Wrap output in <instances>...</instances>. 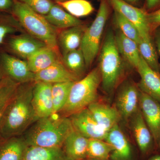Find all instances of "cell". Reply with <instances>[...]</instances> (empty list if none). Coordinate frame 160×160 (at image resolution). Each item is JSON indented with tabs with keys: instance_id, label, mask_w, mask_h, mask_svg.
I'll use <instances>...</instances> for the list:
<instances>
[{
	"instance_id": "cell-1",
	"label": "cell",
	"mask_w": 160,
	"mask_h": 160,
	"mask_svg": "<svg viewBox=\"0 0 160 160\" xmlns=\"http://www.w3.org/2000/svg\"><path fill=\"white\" fill-rule=\"evenodd\" d=\"M35 82L19 85L3 117L0 138L18 137L37 121L32 104Z\"/></svg>"
},
{
	"instance_id": "cell-2",
	"label": "cell",
	"mask_w": 160,
	"mask_h": 160,
	"mask_svg": "<svg viewBox=\"0 0 160 160\" xmlns=\"http://www.w3.org/2000/svg\"><path fill=\"white\" fill-rule=\"evenodd\" d=\"M34 123L23 138L28 146L62 148L73 129L69 117L59 114L40 118Z\"/></svg>"
},
{
	"instance_id": "cell-3",
	"label": "cell",
	"mask_w": 160,
	"mask_h": 160,
	"mask_svg": "<svg viewBox=\"0 0 160 160\" xmlns=\"http://www.w3.org/2000/svg\"><path fill=\"white\" fill-rule=\"evenodd\" d=\"M101 81L99 69L97 67L82 79L75 82L67 102L58 114L69 117L96 102Z\"/></svg>"
},
{
	"instance_id": "cell-4",
	"label": "cell",
	"mask_w": 160,
	"mask_h": 160,
	"mask_svg": "<svg viewBox=\"0 0 160 160\" xmlns=\"http://www.w3.org/2000/svg\"><path fill=\"white\" fill-rule=\"evenodd\" d=\"M12 11L29 35L57 50L58 35L55 27L43 16L19 1L15 0Z\"/></svg>"
},
{
	"instance_id": "cell-5",
	"label": "cell",
	"mask_w": 160,
	"mask_h": 160,
	"mask_svg": "<svg viewBox=\"0 0 160 160\" xmlns=\"http://www.w3.org/2000/svg\"><path fill=\"white\" fill-rule=\"evenodd\" d=\"M103 89L110 93L117 86L123 68L121 56L111 31L106 34L101 50L99 67Z\"/></svg>"
},
{
	"instance_id": "cell-6",
	"label": "cell",
	"mask_w": 160,
	"mask_h": 160,
	"mask_svg": "<svg viewBox=\"0 0 160 160\" xmlns=\"http://www.w3.org/2000/svg\"><path fill=\"white\" fill-rule=\"evenodd\" d=\"M109 14L107 0H101L97 14L90 26L86 28L80 47L86 68L91 66L98 53L101 38Z\"/></svg>"
},
{
	"instance_id": "cell-7",
	"label": "cell",
	"mask_w": 160,
	"mask_h": 160,
	"mask_svg": "<svg viewBox=\"0 0 160 160\" xmlns=\"http://www.w3.org/2000/svg\"><path fill=\"white\" fill-rule=\"evenodd\" d=\"M73 129L89 139L105 140L107 132L98 125L88 108L69 117Z\"/></svg>"
},
{
	"instance_id": "cell-8",
	"label": "cell",
	"mask_w": 160,
	"mask_h": 160,
	"mask_svg": "<svg viewBox=\"0 0 160 160\" xmlns=\"http://www.w3.org/2000/svg\"><path fill=\"white\" fill-rule=\"evenodd\" d=\"M115 11L121 13L137 27L141 38L150 37L147 13L122 0H109Z\"/></svg>"
},
{
	"instance_id": "cell-9",
	"label": "cell",
	"mask_w": 160,
	"mask_h": 160,
	"mask_svg": "<svg viewBox=\"0 0 160 160\" xmlns=\"http://www.w3.org/2000/svg\"><path fill=\"white\" fill-rule=\"evenodd\" d=\"M139 108L157 146L160 134V102L139 90Z\"/></svg>"
},
{
	"instance_id": "cell-10",
	"label": "cell",
	"mask_w": 160,
	"mask_h": 160,
	"mask_svg": "<svg viewBox=\"0 0 160 160\" xmlns=\"http://www.w3.org/2000/svg\"><path fill=\"white\" fill-rule=\"evenodd\" d=\"M1 62L7 76L19 84L35 82V73L29 69L27 61L3 53Z\"/></svg>"
},
{
	"instance_id": "cell-11",
	"label": "cell",
	"mask_w": 160,
	"mask_h": 160,
	"mask_svg": "<svg viewBox=\"0 0 160 160\" xmlns=\"http://www.w3.org/2000/svg\"><path fill=\"white\" fill-rule=\"evenodd\" d=\"M52 84L35 82L32 93V104L38 120L53 114L52 98Z\"/></svg>"
},
{
	"instance_id": "cell-12",
	"label": "cell",
	"mask_w": 160,
	"mask_h": 160,
	"mask_svg": "<svg viewBox=\"0 0 160 160\" xmlns=\"http://www.w3.org/2000/svg\"><path fill=\"white\" fill-rule=\"evenodd\" d=\"M131 117L132 128L138 146L142 154H148L152 151L156 144L140 108Z\"/></svg>"
},
{
	"instance_id": "cell-13",
	"label": "cell",
	"mask_w": 160,
	"mask_h": 160,
	"mask_svg": "<svg viewBox=\"0 0 160 160\" xmlns=\"http://www.w3.org/2000/svg\"><path fill=\"white\" fill-rule=\"evenodd\" d=\"M136 69L141 77L140 90L160 102V73L150 68L141 56Z\"/></svg>"
},
{
	"instance_id": "cell-14",
	"label": "cell",
	"mask_w": 160,
	"mask_h": 160,
	"mask_svg": "<svg viewBox=\"0 0 160 160\" xmlns=\"http://www.w3.org/2000/svg\"><path fill=\"white\" fill-rule=\"evenodd\" d=\"M105 141L112 147L111 160H132L131 146L118 124L108 132Z\"/></svg>"
},
{
	"instance_id": "cell-15",
	"label": "cell",
	"mask_w": 160,
	"mask_h": 160,
	"mask_svg": "<svg viewBox=\"0 0 160 160\" xmlns=\"http://www.w3.org/2000/svg\"><path fill=\"white\" fill-rule=\"evenodd\" d=\"M139 91L134 85L127 84L123 86L118 93L116 108L121 117H131L139 107Z\"/></svg>"
},
{
	"instance_id": "cell-16",
	"label": "cell",
	"mask_w": 160,
	"mask_h": 160,
	"mask_svg": "<svg viewBox=\"0 0 160 160\" xmlns=\"http://www.w3.org/2000/svg\"><path fill=\"white\" fill-rule=\"evenodd\" d=\"M89 139L73 129L62 146L68 160H82L87 158Z\"/></svg>"
},
{
	"instance_id": "cell-17",
	"label": "cell",
	"mask_w": 160,
	"mask_h": 160,
	"mask_svg": "<svg viewBox=\"0 0 160 160\" xmlns=\"http://www.w3.org/2000/svg\"><path fill=\"white\" fill-rule=\"evenodd\" d=\"M87 108L100 127L107 132L118 125L122 118L116 108L96 101L90 104Z\"/></svg>"
},
{
	"instance_id": "cell-18",
	"label": "cell",
	"mask_w": 160,
	"mask_h": 160,
	"mask_svg": "<svg viewBox=\"0 0 160 160\" xmlns=\"http://www.w3.org/2000/svg\"><path fill=\"white\" fill-rule=\"evenodd\" d=\"M78 78L72 73L59 60L46 69L35 73V82L53 84L76 82Z\"/></svg>"
},
{
	"instance_id": "cell-19",
	"label": "cell",
	"mask_w": 160,
	"mask_h": 160,
	"mask_svg": "<svg viewBox=\"0 0 160 160\" xmlns=\"http://www.w3.org/2000/svg\"><path fill=\"white\" fill-rule=\"evenodd\" d=\"M47 46L43 42L29 34H22L10 39L9 46L16 54L27 59L35 52Z\"/></svg>"
},
{
	"instance_id": "cell-20",
	"label": "cell",
	"mask_w": 160,
	"mask_h": 160,
	"mask_svg": "<svg viewBox=\"0 0 160 160\" xmlns=\"http://www.w3.org/2000/svg\"><path fill=\"white\" fill-rule=\"evenodd\" d=\"M27 146L23 138H0V160H23Z\"/></svg>"
},
{
	"instance_id": "cell-21",
	"label": "cell",
	"mask_w": 160,
	"mask_h": 160,
	"mask_svg": "<svg viewBox=\"0 0 160 160\" xmlns=\"http://www.w3.org/2000/svg\"><path fill=\"white\" fill-rule=\"evenodd\" d=\"M57 50L48 46L35 52L27 59L29 69L34 73L46 69L59 61Z\"/></svg>"
},
{
	"instance_id": "cell-22",
	"label": "cell",
	"mask_w": 160,
	"mask_h": 160,
	"mask_svg": "<svg viewBox=\"0 0 160 160\" xmlns=\"http://www.w3.org/2000/svg\"><path fill=\"white\" fill-rule=\"evenodd\" d=\"M86 28L82 25L64 29L58 36L59 44L64 55L72 50L79 49Z\"/></svg>"
},
{
	"instance_id": "cell-23",
	"label": "cell",
	"mask_w": 160,
	"mask_h": 160,
	"mask_svg": "<svg viewBox=\"0 0 160 160\" xmlns=\"http://www.w3.org/2000/svg\"><path fill=\"white\" fill-rule=\"evenodd\" d=\"M115 38L120 55L130 66L137 69L141 57L137 43L126 37L119 30L116 32Z\"/></svg>"
},
{
	"instance_id": "cell-24",
	"label": "cell",
	"mask_w": 160,
	"mask_h": 160,
	"mask_svg": "<svg viewBox=\"0 0 160 160\" xmlns=\"http://www.w3.org/2000/svg\"><path fill=\"white\" fill-rule=\"evenodd\" d=\"M54 27L59 29H68L82 25V22L63 9L60 5L53 4L49 12L43 16Z\"/></svg>"
},
{
	"instance_id": "cell-25",
	"label": "cell",
	"mask_w": 160,
	"mask_h": 160,
	"mask_svg": "<svg viewBox=\"0 0 160 160\" xmlns=\"http://www.w3.org/2000/svg\"><path fill=\"white\" fill-rule=\"evenodd\" d=\"M23 160H68L62 148L28 146Z\"/></svg>"
},
{
	"instance_id": "cell-26",
	"label": "cell",
	"mask_w": 160,
	"mask_h": 160,
	"mask_svg": "<svg viewBox=\"0 0 160 160\" xmlns=\"http://www.w3.org/2000/svg\"><path fill=\"white\" fill-rule=\"evenodd\" d=\"M20 84L7 76L0 81V126L6 109Z\"/></svg>"
},
{
	"instance_id": "cell-27",
	"label": "cell",
	"mask_w": 160,
	"mask_h": 160,
	"mask_svg": "<svg viewBox=\"0 0 160 160\" xmlns=\"http://www.w3.org/2000/svg\"><path fill=\"white\" fill-rule=\"evenodd\" d=\"M62 63L78 78L84 73L86 68L84 55L80 48L63 55Z\"/></svg>"
},
{
	"instance_id": "cell-28",
	"label": "cell",
	"mask_w": 160,
	"mask_h": 160,
	"mask_svg": "<svg viewBox=\"0 0 160 160\" xmlns=\"http://www.w3.org/2000/svg\"><path fill=\"white\" fill-rule=\"evenodd\" d=\"M74 82H66L52 84V98L53 105V114L58 113L66 105L72 86Z\"/></svg>"
},
{
	"instance_id": "cell-29",
	"label": "cell",
	"mask_w": 160,
	"mask_h": 160,
	"mask_svg": "<svg viewBox=\"0 0 160 160\" xmlns=\"http://www.w3.org/2000/svg\"><path fill=\"white\" fill-rule=\"evenodd\" d=\"M141 56L154 71L160 73V66L156 50L155 49L151 37L141 38L138 44Z\"/></svg>"
},
{
	"instance_id": "cell-30",
	"label": "cell",
	"mask_w": 160,
	"mask_h": 160,
	"mask_svg": "<svg viewBox=\"0 0 160 160\" xmlns=\"http://www.w3.org/2000/svg\"><path fill=\"white\" fill-rule=\"evenodd\" d=\"M112 149L104 140L89 139L87 158L95 160H109Z\"/></svg>"
},
{
	"instance_id": "cell-31",
	"label": "cell",
	"mask_w": 160,
	"mask_h": 160,
	"mask_svg": "<svg viewBox=\"0 0 160 160\" xmlns=\"http://www.w3.org/2000/svg\"><path fill=\"white\" fill-rule=\"evenodd\" d=\"M58 3L69 14L77 18L89 15L94 10L91 3L86 0H68Z\"/></svg>"
},
{
	"instance_id": "cell-32",
	"label": "cell",
	"mask_w": 160,
	"mask_h": 160,
	"mask_svg": "<svg viewBox=\"0 0 160 160\" xmlns=\"http://www.w3.org/2000/svg\"><path fill=\"white\" fill-rule=\"evenodd\" d=\"M113 18L115 24L117 26L119 31L126 37L138 44L141 36L137 27L121 13L115 10Z\"/></svg>"
},
{
	"instance_id": "cell-33",
	"label": "cell",
	"mask_w": 160,
	"mask_h": 160,
	"mask_svg": "<svg viewBox=\"0 0 160 160\" xmlns=\"http://www.w3.org/2000/svg\"><path fill=\"white\" fill-rule=\"evenodd\" d=\"M39 14L45 16L49 12L53 3L50 0H18Z\"/></svg>"
},
{
	"instance_id": "cell-34",
	"label": "cell",
	"mask_w": 160,
	"mask_h": 160,
	"mask_svg": "<svg viewBox=\"0 0 160 160\" xmlns=\"http://www.w3.org/2000/svg\"><path fill=\"white\" fill-rule=\"evenodd\" d=\"M147 19L150 32L160 26V9L150 13H147Z\"/></svg>"
},
{
	"instance_id": "cell-35",
	"label": "cell",
	"mask_w": 160,
	"mask_h": 160,
	"mask_svg": "<svg viewBox=\"0 0 160 160\" xmlns=\"http://www.w3.org/2000/svg\"><path fill=\"white\" fill-rule=\"evenodd\" d=\"M17 31L15 26L8 23H0V44H2L8 35L14 33Z\"/></svg>"
},
{
	"instance_id": "cell-36",
	"label": "cell",
	"mask_w": 160,
	"mask_h": 160,
	"mask_svg": "<svg viewBox=\"0 0 160 160\" xmlns=\"http://www.w3.org/2000/svg\"><path fill=\"white\" fill-rule=\"evenodd\" d=\"M13 0H0V10H7L12 7Z\"/></svg>"
},
{
	"instance_id": "cell-37",
	"label": "cell",
	"mask_w": 160,
	"mask_h": 160,
	"mask_svg": "<svg viewBox=\"0 0 160 160\" xmlns=\"http://www.w3.org/2000/svg\"><path fill=\"white\" fill-rule=\"evenodd\" d=\"M146 6L148 9H152L160 4V0H146Z\"/></svg>"
},
{
	"instance_id": "cell-38",
	"label": "cell",
	"mask_w": 160,
	"mask_h": 160,
	"mask_svg": "<svg viewBox=\"0 0 160 160\" xmlns=\"http://www.w3.org/2000/svg\"><path fill=\"white\" fill-rule=\"evenodd\" d=\"M155 40L158 52L160 56V31H158L156 32Z\"/></svg>"
},
{
	"instance_id": "cell-39",
	"label": "cell",
	"mask_w": 160,
	"mask_h": 160,
	"mask_svg": "<svg viewBox=\"0 0 160 160\" xmlns=\"http://www.w3.org/2000/svg\"><path fill=\"white\" fill-rule=\"evenodd\" d=\"M148 160H160V153L152 156Z\"/></svg>"
},
{
	"instance_id": "cell-40",
	"label": "cell",
	"mask_w": 160,
	"mask_h": 160,
	"mask_svg": "<svg viewBox=\"0 0 160 160\" xmlns=\"http://www.w3.org/2000/svg\"><path fill=\"white\" fill-rule=\"evenodd\" d=\"M122 1L126 2L131 4V3H132V4H134V3H137L138 2H139V0H122Z\"/></svg>"
},
{
	"instance_id": "cell-41",
	"label": "cell",
	"mask_w": 160,
	"mask_h": 160,
	"mask_svg": "<svg viewBox=\"0 0 160 160\" xmlns=\"http://www.w3.org/2000/svg\"><path fill=\"white\" fill-rule=\"evenodd\" d=\"M157 146H158V148L160 150V134L159 136V138L158 142L157 145Z\"/></svg>"
},
{
	"instance_id": "cell-42",
	"label": "cell",
	"mask_w": 160,
	"mask_h": 160,
	"mask_svg": "<svg viewBox=\"0 0 160 160\" xmlns=\"http://www.w3.org/2000/svg\"><path fill=\"white\" fill-rule=\"evenodd\" d=\"M57 3L62 2H65V1H68V0H55Z\"/></svg>"
},
{
	"instance_id": "cell-43",
	"label": "cell",
	"mask_w": 160,
	"mask_h": 160,
	"mask_svg": "<svg viewBox=\"0 0 160 160\" xmlns=\"http://www.w3.org/2000/svg\"><path fill=\"white\" fill-rule=\"evenodd\" d=\"M4 77V76H3L2 74V72L0 70V81L2 80V79Z\"/></svg>"
},
{
	"instance_id": "cell-44",
	"label": "cell",
	"mask_w": 160,
	"mask_h": 160,
	"mask_svg": "<svg viewBox=\"0 0 160 160\" xmlns=\"http://www.w3.org/2000/svg\"><path fill=\"white\" fill-rule=\"evenodd\" d=\"M82 160H92V159H84Z\"/></svg>"
}]
</instances>
